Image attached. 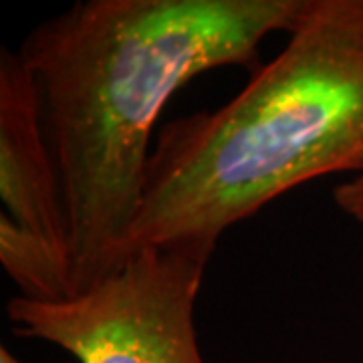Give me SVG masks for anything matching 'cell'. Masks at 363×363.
Instances as JSON below:
<instances>
[{"mask_svg":"<svg viewBox=\"0 0 363 363\" xmlns=\"http://www.w3.org/2000/svg\"><path fill=\"white\" fill-rule=\"evenodd\" d=\"M331 174L363 176V0H307L285 47L228 104L160 128L131 252L216 248L234 224Z\"/></svg>","mask_w":363,"mask_h":363,"instance_id":"7a4b0ae2","label":"cell"},{"mask_svg":"<svg viewBox=\"0 0 363 363\" xmlns=\"http://www.w3.org/2000/svg\"><path fill=\"white\" fill-rule=\"evenodd\" d=\"M333 202L347 218L363 224V176L339 184L333 190Z\"/></svg>","mask_w":363,"mask_h":363,"instance_id":"8992f818","label":"cell"},{"mask_svg":"<svg viewBox=\"0 0 363 363\" xmlns=\"http://www.w3.org/2000/svg\"><path fill=\"white\" fill-rule=\"evenodd\" d=\"M307 0H79L18 45L39 93L65 210L73 295L131 252L154 131L169 99L224 67L259 71L262 40Z\"/></svg>","mask_w":363,"mask_h":363,"instance_id":"6da1fadb","label":"cell"},{"mask_svg":"<svg viewBox=\"0 0 363 363\" xmlns=\"http://www.w3.org/2000/svg\"><path fill=\"white\" fill-rule=\"evenodd\" d=\"M0 363H25V362H21L14 353H11L9 351V347H0Z\"/></svg>","mask_w":363,"mask_h":363,"instance_id":"52a82bcc","label":"cell"},{"mask_svg":"<svg viewBox=\"0 0 363 363\" xmlns=\"http://www.w3.org/2000/svg\"><path fill=\"white\" fill-rule=\"evenodd\" d=\"M0 198L9 218L69 255L65 210L37 85L18 51L6 45L0 49Z\"/></svg>","mask_w":363,"mask_h":363,"instance_id":"277c9868","label":"cell"},{"mask_svg":"<svg viewBox=\"0 0 363 363\" xmlns=\"http://www.w3.org/2000/svg\"><path fill=\"white\" fill-rule=\"evenodd\" d=\"M0 262L21 297L61 301L73 295L71 259L65 250L0 214Z\"/></svg>","mask_w":363,"mask_h":363,"instance_id":"5b68a950","label":"cell"},{"mask_svg":"<svg viewBox=\"0 0 363 363\" xmlns=\"http://www.w3.org/2000/svg\"><path fill=\"white\" fill-rule=\"evenodd\" d=\"M214 247H140L95 285L61 301L6 303L14 335L71 353L79 363H206L194 309Z\"/></svg>","mask_w":363,"mask_h":363,"instance_id":"3957f363","label":"cell"}]
</instances>
